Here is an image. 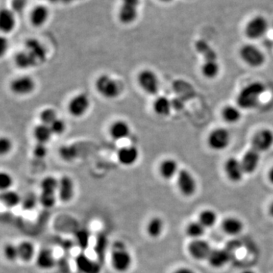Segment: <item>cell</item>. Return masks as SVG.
<instances>
[{"mask_svg":"<svg viewBox=\"0 0 273 273\" xmlns=\"http://www.w3.org/2000/svg\"><path fill=\"white\" fill-rule=\"evenodd\" d=\"M56 257L52 250L43 248L36 256V264L42 270L52 269L56 265Z\"/></svg>","mask_w":273,"mask_h":273,"instance_id":"cell-16","label":"cell"},{"mask_svg":"<svg viewBox=\"0 0 273 273\" xmlns=\"http://www.w3.org/2000/svg\"><path fill=\"white\" fill-rule=\"evenodd\" d=\"M21 198L22 197L20 196L19 193L10 189L2 191L0 196L2 203L8 208H15L17 206L20 205Z\"/></svg>","mask_w":273,"mask_h":273,"instance_id":"cell-28","label":"cell"},{"mask_svg":"<svg viewBox=\"0 0 273 273\" xmlns=\"http://www.w3.org/2000/svg\"><path fill=\"white\" fill-rule=\"evenodd\" d=\"M15 26V17L13 11L8 9H2L0 13V29L3 32L9 33Z\"/></svg>","mask_w":273,"mask_h":273,"instance_id":"cell-22","label":"cell"},{"mask_svg":"<svg viewBox=\"0 0 273 273\" xmlns=\"http://www.w3.org/2000/svg\"><path fill=\"white\" fill-rule=\"evenodd\" d=\"M140 87L150 95H155L160 90V82L157 75L150 69L140 71L137 76Z\"/></svg>","mask_w":273,"mask_h":273,"instance_id":"cell-5","label":"cell"},{"mask_svg":"<svg viewBox=\"0 0 273 273\" xmlns=\"http://www.w3.org/2000/svg\"><path fill=\"white\" fill-rule=\"evenodd\" d=\"M40 118L41 120L42 124L49 126L57 119V115H56V111L54 109H46L42 111L40 115Z\"/></svg>","mask_w":273,"mask_h":273,"instance_id":"cell-42","label":"cell"},{"mask_svg":"<svg viewBox=\"0 0 273 273\" xmlns=\"http://www.w3.org/2000/svg\"><path fill=\"white\" fill-rule=\"evenodd\" d=\"M172 103L166 96H159L154 103V111L160 116H167L169 115Z\"/></svg>","mask_w":273,"mask_h":273,"instance_id":"cell-29","label":"cell"},{"mask_svg":"<svg viewBox=\"0 0 273 273\" xmlns=\"http://www.w3.org/2000/svg\"><path fill=\"white\" fill-rule=\"evenodd\" d=\"M207 260L213 267L221 268L229 263L230 254L226 250H213Z\"/></svg>","mask_w":273,"mask_h":273,"instance_id":"cell-21","label":"cell"},{"mask_svg":"<svg viewBox=\"0 0 273 273\" xmlns=\"http://www.w3.org/2000/svg\"><path fill=\"white\" fill-rule=\"evenodd\" d=\"M260 161V153L252 147L246 151L241 160L246 174H252L257 170Z\"/></svg>","mask_w":273,"mask_h":273,"instance_id":"cell-18","label":"cell"},{"mask_svg":"<svg viewBox=\"0 0 273 273\" xmlns=\"http://www.w3.org/2000/svg\"><path fill=\"white\" fill-rule=\"evenodd\" d=\"M26 51H28L37 61V63L43 62L46 59V51L41 43L36 39H28L26 43Z\"/></svg>","mask_w":273,"mask_h":273,"instance_id":"cell-19","label":"cell"},{"mask_svg":"<svg viewBox=\"0 0 273 273\" xmlns=\"http://www.w3.org/2000/svg\"><path fill=\"white\" fill-rule=\"evenodd\" d=\"M140 0H122L118 18L123 24H129L136 20Z\"/></svg>","mask_w":273,"mask_h":273,"instance_id":"cell-8","label":"cell"},{"mask_svg":"<svg viewBox=\"0 0 273 273\" xmlns=\"http://www.w3.org/2000/svg\"><path fill=\"white\" fill-rule=\"evenodd\" d=\"M53 135L51 127L44 124L39 125L34 130V137L38 143H46L51 140Z\"/></svg>","mask_w":273,"mask_h":273,"instance_id":"cell-33","label":"cell"},{"mask_svg":"<svg viewBox=\"0 0 273 273\" xmlns=\"http://www.w3.org/2000/svg\"><path fill=\"white\" fill-rule=\"evenodd\" d=\"M47 154V149H46L45 143H38L36 145L34 149V154L37 158H43L46 157Z\"/></svg>","mask_w":273,"mask_h":273,"instance_id":"cell-47","label":"cell"},{"mask_svg":"<svg viewBox=\"0 0 273 273\" xmlns=\"http://www.w3.org/2000/svg\"><path fill=\"white\" fill-rule=\"evenodd\" d=\"M3 253H4L5 257L9 261L14 262L17 259H19L18 245H15V244H10V243L6 244L3 248Z\"/></svg>","mask_w":273,"mask_h":273,"instance_id":"cell-41","label":"cell"},{"mask_svg":"<svg viewBox=\"0 0 273 273\" xmlns=\"http://www.w3.org/2000/svg\"><path fill=\"white\" fill-rule=\"evenodd\" d=\"M206 228L198 221H193L187 226L186 233L188 236L195 240L199 239L205 233Z\"/></svg>","mask_w":273,"mask_h":273,"instance_id":"cell-36","label":"cell"},{"mask_svg":"<svg viewBox=\"0 0 273 273\" xmlns=\"http://www.w3.org/2000/svg\"><path fill=\"white\" fill-rule=\"evenodd\" d=\"M58 187H59V181L56 180L52 176H48L42 181L40 188L41 192L49 193H56L58 195Z\"/></svg>","mask_w":273,"mask_h":273,"instance_id":"cell-38","label":"cell"},{"mask_svg":"<svg viewBox=\"0 0 273 273\" xmlns=\"http://www.w3.org/2000/svg\"><path fill=\"white\" fill-rule=\"evenodd\" d=\"M49 17V10L45 6H37L31 14V21L35 27L43 26Z\"/></svg>","mask_w":273,"mask_h":273,"instance_id":"cell-26","label":"cell"},{"mask_svg":"<svg viewBox=\"0 0 273 273\" xmlns=\"http://www.w3.org/2000/svg\"><path fill=\"white\" fill-rule=\"evenodd\" d=\"M76 266L82 273H101L100 263L86 254H79L76 260Z\"/></svg>","mask_w":273,"mask_h":273,"instance_id":"cell-15","label":"cell"},{"mask_svg":"<svg viewBox=\"0 0 273 273\" xmlns=\"http://www.w3.org/2000/svg\"><path fill=\"white\" fill-rule=\"evenodd\" d=\"M54 135H62L65 130V124L62 120L57 119L49 126Z\"/></svg>","mask_w":273,"mask_h":273,"instance_id":"cell-45","label":"cell"},{"mask_svg":"<svg viewBox=\"0 0 273 273\" xmlns=\"http://www.w3.org/2000/svg\"><path fill=\"white\" fill-rule=\"evenodd\" d=\"M221 226H222L223 231L228 235H236L241 233L244 225L242 221L238 218L230 217L225 219Z\"/></svg>","mask_w":273,"mask_h":273,"instance_id":"cell-27","label":"cell"},{"mask_svg":"<svg viewBox=\"0 0 273 273\" xmlns=\"http://www.w3.org/2000/svg\"><path fill=\"white\" fill-rule=\"evenodd\" d=\"M89 237L90 235L87 230H82L78 233L76 238H77L78 244L81 247H87L89 244Z\"/></svg>","mask_w":273,"mask_h":273,"instance_id":"cell-46","label":"cell"},{"mask_svg":"<svg viewBox=\"0 0 273 273\" xmlns=\"http://www.w3.org/2000/svg\"><path fill=\"white\" fill-rule=\"evenodd\" d=\"M267 20L263 16H256L250 20L245 27L246 37L251 40H258L263 37L268 31Z\"/></svg>","mask_w":273,"mask_h":273,"instance_id":"cell-6","label":"cell"},{"mask_svg":"<svg viewBox=\"0 0 273 273\" xmlns=\"http://www.w3.org/2000/svg\"><path fill=\"white\" fill-rule=\"evenodd\" d=\"M195 49L198 54L203 56L205 62L217 61L218 56L216 51L205 40H197L195 43Z\"/></svg>","mask_w":273,"mask_h":273,"instance_id":"cell-25","label":"cell"},{"mask_svg":"<svg viewBox=\"0 0 273 273\" xmlns=\"http://www.w3.org/2000/svg\"><path fill=\"white\" fill-rule=\"evenodd\" d=\"M74 182L68 176H63L59 181L58 196L64 203H68L74 196Z\"/></svg>","mask_w":273,"mask_h":273,"instance_id":"cell-17","label":"cell"},{"mask_svg":"<svg viewBox=\"0 0 273 273\" xmlns=\"http://www.w3.org/2000/svg\"><path fill=\"white\" fill-rule=\"evenodd\" d=\"M164 229L163 219L160 217H154L148 221L146 232L151 238H157L162 235Z\"/></svg>","mask_w":273,"mask_h":273,"instance_id":"cell-31","label":"cell"},{"mask_svg":"<svg viewBox=\"0 0 273 273\" xmlns=\"http://www.w3.org/2000/svg\"><path fill=\"white\" fill-rule=\"evenodd\" d=\"M49 1L52 2V3H56V2L59 1V0H49Z\"/></svg>","mask_w":273,"mask_h":273,"instance_id":"cell-57","label":"cell"},{"mask_svg":"<svg viewBox=\"0 0 273 273\" xmlns=\"http://www.w3.org/2000/svg\"><path fill=\"white\" fill-rule=\"evenodd\" d=\"M56 193H49L41 192L39 196V202L46 208L54 207L56 203Z\"/></svg>","mask_w":273,"mask_h":273,"instance_id":"cell-40","label":"cell"},{"mask_svg":"<svg viewBox=\"0 0 273 273\" xmlns=\"http://www.w3.org/2000/svg\"><path fill=\"white\" fill-rule=\"evenodd\" d=\"M231 143V135L227 129L218 128L214 129L208 137V144L213 151L226 149Z\"/></svg>","mask_w":273,"mask_h":273,"instance_id":"cell-7","label":"cell"},{"mask_svg":"<svg viewBox=\"0 0 273 273\" xmlns=\"http://www.w3.org/2000/svg\"><path fill=\"white\" fill-rule=\"evenodd\" d=\"M173 273H195L192 269L189 268H180V269H177Z\"/></svg>","mask_w":273,"mask_h":273,"instance_id":"cell-51","label":"cell"},{"mask_svg":"<svg viewBox=\"0 0 273 273\" xmlns=\"http://www.w3.org/2000/svg\"><path fill=\"white\" fill-rule=\"evenodd\" d=\"M242 273H255V272H253V271H251V270H246V271H244V272H243Z\"/></svg>","mask_w":273,"mask_h":273,"instance_id":"cell-56","label":"cell"},{"mask_svg":"<svg viewBox=\"0 0 273 273\" xmlns=\"http://www.w3.org/2000/svg\"><path fill=\"white\" fill-rule=\"evenodd\" d=\"M221 115L226 122L231 124L238 122L241 118V111L234 106H227L225 107L221 112Z\"/></svg>","mask_w":273,"mask_h":273,"instance_id":"cell-34","label":"cell"},{"mask_svg":"<svg viewBox=\"0 0 273 273\" xmlns=\"http://www.w3.org/2000/svg\"><path fill=\"white\" fill-rule=\"evenodd\" d=\"M273 146V132L269 129H262L254 135L251 147L259 153L266 152Z\"/></svg>","mask_w":273,"mask_h":273,"instance_id":"cell-10","label":"cell"},{"mask_svg":"<svg viewBox=\"0 0 273 273\" xmlns=\"http://www.w3.org/2000/svg\"><path fill=\"white\" fill-rule=\"evenodd\" d=\"M159 1L162 2V3H170V2L172 1V0H159Z\"/></svg>","mask_w":273,"mask_h":273,"instance_id":"cell-55","label":"cell"},{"mask_svg":"<svg viewBox=\"0 0 273 273\" xmlns=\"http://www.w3.org/2000/svg\"><path fill=\"white\" fill-rule=\"evenodd\" d=\"M269 214L273 218V202L271 204V205L269 206Z\"/></svg>","mask_w":273,"mask_h":273,"instance_id":"cell-53","label":"cell"},{"mask_svg":"<svg viewBox=\"0 0 273 273\" xmlns=\"http://www.w3.org/2000/svg\"><path fill=\"white\" fill-rule=\"evenodd\" d=\"M132 254L121 241L112 244L111 251V264L114 270L119 273L128 272L132 265Z\"/></svg>","mask_w":273,"mask_h":273,"instance_id":"cell-2","label":"cell"},{"mask_svg":"<svg viewBox=\"0 0 273 273\" xmlns=\"http://www.w3.org/2000/svg\"><path fill=\"white\" fill-rule=\"evenodd\" d=\"M61 1L64 2L65 3H72V2L77 1V0H61Z\"/></svg>","mask_w":273,"mask_h":273,"instance_id":"cell-54","label":"cell"},{"mask_svg":"<svg viewBox=\"0 0 273 273\" xmlns=\"http://www.w3.org/2000/svg\"><path fill=\"white\" fill-rule=\"evenodd\" d=\"M15 62L17 66L23 69L32 68L38 64L35 59L26 51L17 54L15 57Z\"/></svg>","mask_w":273,"mask_h":273,"instance_id":"cell-30","label":"cell"},{"mask_svg":"<svg viewBox=\"0 0 273 273\" xmlns=\"http://www.w3.org/2000/svg\"><path fill=\"white\" fill-rule=\"evenodd\" d=\"M109 133L114 140H122L130 135V127L126 121H116L111 126Z\"/></svg>","mask_w":273,"mask_h":273,"instance_id":"cell-24","label":"cell"},{"mask_svg":"<svg viewBox=\"0 0 273 273\" xmlns=\"http://www.w3.org/2000/svg\"><path fill=\"white\" fill-rule=\"evenodd\" d=\"M138 151L135 146H125L118 151V160L122 165H133L138 159Z\"/></svg>","mask_w":273,"mask_h":273,"instance_id":"cell-20","label":"cell"},{"mask_svg":"<svg viewBox=\"0 0 273 273\" xmlns=\"http://www.w3.org/2000/svg\"><path fill=\"white\" fill-rule=\"evenodd\" d=\"M266 91L263 83L255 82L244 87L237 96V104L240 108L252 109L257 107L262 95Z\"/></svg>","mask_w":273,"mask_h":273,"instance_id":"cell-1","label":"cell"},{"mask_svg":"<svg viewBox=\"0 0 273 273\" xmlns=\"http://www.w3.org/2000/svg\"><path fill=\"white\" fill-rule=\"evenodd\" d=\"M18 256L20 260L29 262L35 256V247L30 241H22L18 245Z\"/></svg>","mask_w":273,"mask_h":273,"instance_id":"cell-32","label":"cell"},{"mask_svg":"<svg viewBox=\"0 0 273 273\" xmlns=\"http://www.w3.org/2000/svg\"><path fill=\"white\" fill-rule=\"evenodd\" d=\"M39 202V196L34 193H28L21 198V208L26 211L34 210Z\"/></svg>","mask_w":273,"mask_h":273,"instance_id":"cell-39","label":"cell"},{"mask_svg":"<svg viewBox=\"0 0 273 273\" xmlns=\"http://www.w3.org/2000/svg\"><path fill=\"white\" fill-rule=\"evenodd\" d=\"M217 221V215L211 210H206L200 214L199 221L207 229L213 227Z\"/></svg>","mask_w":273,"mask_h":273,"instance_id":"cell-37","label":"cell"},{"mask_svg":"<svg viewBox=\"0 0 273 273\" xmlns=\"http://www.w3.org/2000/svg\"><path fill=\"white\" fill-rule=\"evenodd\" d=\"M95 87L98 93L107 99L116 98L121 93L120 84L107 75L100 76L96 79Z\"/></svg>","mask_w":273,"mask_h":273,"instance_id":"cell-3","label":"cell"},{"mask_svg":"<svg viewBox=\"0 0 273 273\" xmlns=\"http://www.w3.org/2000/svg\"><path fill=\"white\" fill-rule=\"evenodd\" d=\"M8 48V42L5 38H1L0 40V54L2 56L5 54Z\"/></svg>","mask_w":273,"mask_h":273,"instance_id":"cell-50","label":"cell"},{"mask_svg":"<svg viewBox=\"0 0 273 273\" xmlns=\"http://www.w3.org/2000/svg\"><path fill=\"white\" fill-rule=\"evenodd\" d=\"M179 172V165L173 159H166L160 164V173L164 179H173Z\"/></svg>","mask_w":273,"mask_h":273,"instance_id":"cell-23","label":"cell"},{"mask_svg":"<svg viewBox=\"0 0 273 273\" xmlns=\"http://www.w3.org/2000/svg\"><path fill=\"white\" fill-rule=\"evenodd\" d=\"M11 90L18 95H27L35 88V83L31 78L23 76L15 79L11 83Z\"/></svg>","mask_w":273,"mask_h":273,"instance_id":"cell-14","label":"cell"},{"mask_svg":"<svg viewBox=\"0 0 273 273\" xmlns=\"http://www.w3.org/2000/svg\"><path fill=\"white\" fill-rule=\"evenodd\" d=\"M27 0H12V8L14 12H22L26 9Z\"/></svg>","mask_w":273,"mask_h":273,"instance_id":"cell-48","label":"cell"},{"mask_svg":"<svg viewBox=\"0 0 273 273\" xmlns=\"http://www.w3.org/2000/svg\"><path fill=\"white\" fill-rule=\"evenodd\" d=\"M220 71L219 64L218 61H208L204 62L202 66V73L206 78L213 79L218 76Z\"/></svg>","mask_w":273,"mask_h":273,"instance_id":"cell-35","label":"cell"},{"mask_svg":"<svg viewBox=\"0 0 273 273\" xmlns=\"http://www.w3.org/2000/svg\"><path fill=\"white\" fill-rule=\"evenodd\" d=\"M225 171L229 180L238 182L244 177V171L242 164L236 158H229L225 164Z\"/></svg>","mask_w":273,"mask_h":273,"instance_id":"cell-12","label":"cell"},{"mask_svg":"<svg viewBox=\"0 0 273 273\" xmlns=\"http://www.w3.org/2000/svg\"><path fill=\"white\" fill-rule=\"evenodd\" d=\"M59 154L63 160L71 161L77 156V150L73 146H63L60 148Z\"/></svg>","mask_w":273,"mask_h":273,"instance_id":"cell-43","label":"cell"},{"mask_svg":"<svg viewBox=\"0 0 273 273\" xmlns=\"http://www.w3.org/2000/svg\"><path fill=\"white\" fill-rule=\"evenodd\" d=\"M177 184L179 191L186 196H191L196 191V182L188 170H179L177 175Z\"/></svg>","mask_w":273,"mask_h":273,"instance_id":"cell-9","label":"cell"},{"mask_svg":"<svg viewBox=\"0 0 273 273\" xmlns=\"http://www.w3.org/2000/svg\"><path fill=\"white\" fill-rule=\"evenodd\" d=\"M13 184L12 176L6 172H2L0 175V188L2 191L9 190Z\"/></svg>","mask_w":273,"mask_h":273,"instance_id":"cell-44","label":"cell"},{"mask_svg":"<svg viewBox=\"0 0 273 273\" xmlns=\"http://www.w3.org/2000/svg\"><path fill=\"white\" fill-rule=\"evenodd\" d=\"M188 251L192 257L196 260H202L208 259L213 250L207 241L196 239L190 244Z\"/></svg>","mask_w":273,"mask_h":273,"instance_id":"cell-13","label":"cell"},{"mask_svg":"<svg viewBox=\"0 0 273 273\" xmlns=\"http://www.w3.org/2000/svg\"><path fill=\"white\" fill-rule=\"evenodd\" d=\"M269 179L271 183L273 184V167L271 168L270 171H269Z\"/></svg>","mask_w":273,"mask_h":273,"instance_id":"cell-52","label":"cell"},{"mask_svg":"<svg viewBox=\"0 0 273 273\" xmlns=\"http://www.w3.org/2000/svg\"><path fill=\"white\" fill-rule=\"evenodd\" d=\"M12 148V143L9 139L6 137H2L0 140V151L2 154H6L10 151Z\"/></svg>","mask_w":273,"mask_h":273,"instance_id":"cell-49","label":"cell"},{"mask_svg":"<svg viewBox=\"0 0 273 273\" xmlns=\"http://www.w3.org/2000/svg\"><path fill=\"white\" fill-rule=\"evenodd\" d=\"M240 56L245 63L251 67L257 68L264 64L266 57L257 46L253 44H246L241 47Z\"/></svg>","mask_w":273,"mask_h":273,"instance_id":"cell-4","label":"cell"},{"mask_svg":"<svg viewBox=\"0 0 273 273\" xmlns=\"http://www.w3.org/2000/svg\"><path fill=\"white\" fill-rule=\"evenodd\" d=\"M90 107V100L84 93L74 96L68 104V111L72 116L81 117L86 113Z\"/></svg>","mask_w":273,"mask_h":273,"instance_id":"cell-11","label":"cell"}]
</instances>
